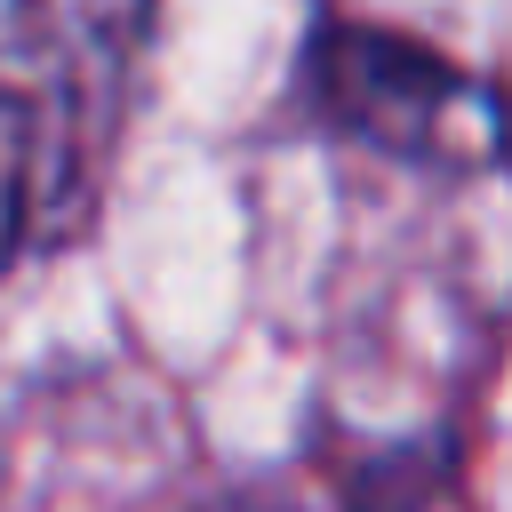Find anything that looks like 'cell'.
Listing matches in <instances>:
<instances>
[{
    "instance_id": "6da1fadb",
    "label": "cell",
    "mask_w": 512,
    "mask_h": 512,
    "mask_svg": "<svg viewBox=\"0 0 512 512\" xmlns=\"http://www.w3.org/2000/svg\"><path fill=\"white\" fill-rule=\"evenodd\" d=\"M312 104L352 128L360 144L408 152V160H488L496 152V96L440 64L416 40L336 24L312 40Z\"/></svg>"
},
{
    "instance_id": "7a4b0ae2",
    "label": "cell",
    "mask_w": 512,
    "mask_h": 512,
    "mask_svg": "<svg viewBox=\"0 0 512 512\" xmlns=\"http://www.w3.org/2000/svg\"><path fill=\"white\" fill-rule=\"evenodd\" d=\"M80 232V208L56 176V152H48V128L16 80V64L0 56V272L40 248V240H64Z\"/></svg>"
}]
</instances>
